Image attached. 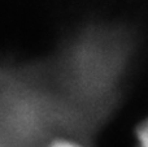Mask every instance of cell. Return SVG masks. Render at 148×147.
I'll list each match as a JSON object with an SVG mask.
<instances>
[{"label":"cell","instance_id":"1","mask_svg":"<svg viewBox=\"0 0 148 147\" xmlns=\"http://www.w3.org/2000/svg\"><path fill=\"white\" fill-rule=\"evenodd\" d=\"M138 139L140 142L139 147H148V120L144 121L138 129Z\"/></svg>","mask_w":148,"mask_h":147},{"label":"cell","instance_id":"2","mask_svg":"<svg viewBox=\"0 0 148 147\" xmlns=\"http://www.w3.org/2000/svg\"><path fill=\"white\" fill-rule=\"evenodd\" d=\"M49 147H79L78 145H74L72 142H66V141H57L53 142Z\"/></svg>","mask_w":148,"mask_h":147}]
</instances>
